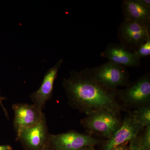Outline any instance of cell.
<instances>
[{
	"instance_id": "7402d4cb",
	"label": "cell",
	"mask_w": 150,
	"mask_h": 150,
	"mask_svg": "<svg viewBox=\"0 0 150 150\" xmlns=\"http://www.w3.org/2000/svg\"><path fill=\"white\" fill-rule=\"evenodd\" d=\"M43 150H54L53 149H50V148H49L48 147V146L46 147V148H45V149H44Z\"/></svg>"
},
{
	"instance_id": "5b68a950",
	"label": "cell",
	"mask_w": 150,
	"mask_h": 150,
	"mask_svg": "<svg viewBox=\"0 0 150 150\" xmlns=\"http://www.w3.org/2000/svg\"><path fill=\"white\" fill-rule=\"evenodd\" d=\"M118 36L120 44L134 51L150 39V26L123 21L118 27Z\"/></svg>"
},
{
	"instance_id": "7c38bea8",
	"label": "cell",
	"mask_w": 150,
	"mask_h": 150,
	"mask_svg": "<svg viewBox=\"0 0 150 150\" xmlns=\"http://www.w3.org/2000/svg\"><path fill=\"white\" fill-rule=\"evenodd\" d=\"M121 8L123 21L150 26V8L145 6L141 0H123Z\"/></svg>"
},
{
	"instance_id": "8fae6325",
	"label": "cell",
	"mask_w": 150,
	"mask_h": 150,
	"mask_svg": "<svg viewBox=\"0 0 150 150\" xmlns=\"http://www.w3.org/2000/svg\"><path fill=\"white\" fill-rule=\"evenodd\" d=\"M63 62V59H60L54 67L48 70L40 87L37 91L31 94L30 98L34 105L41 110H42L47 101L51 99L54 81Z\"/></svg>"
},
{
	"instance_id": "30bf717a",
	"label": "cell",
	"mask_w": 150,
	"mask_h": 150,
	"mask_svg": "<svg viewBox=\"0 0 150 150\" xmlns=\"http://www.w3.org/2000/svg\"><path fill=\"white\" fill-rule=\"evenodd\" d=\"M100 56L108 59L109 62L126 68H137L141 64V59L137 58L134 51L120 43H109Z\"/></svg>"
},
{
	"instance_id": "4fadbf2b",
	"label": "cell",
	"mask_w": 150,
	"mask_h": 150,
	"mask_svg": "<svg viewBox=\"0 0 150 150\" xmlns=\"http://www.w3.org/2000/svg\"><path fill=\"white\" fill-rule=\"evenodd\" d=\"M130 112L137 122L144 128L150 125V105L142 106Z\"/></svg>"
},
{
	"instance_id": "9c48e42d",
	"label": "cell",
	"mask_w": 150,
	"mask_h": 150,
	"mask_svg": "<svg viewBox=\"0 0 150 150\" xmlns=\"http://www.w3.org/2000/svg\"><path fill=\"white\" fill-rule=\"evenodd\" d=\"M13 109L15 115L14 126L17 137L23 130L39 122L44 115L42 110L34 104H14L13 105Z\"/></svg>"
},
{
	"instance_id": "8992f818",
	"label": "cell",
	"mask_w": 150,
	"mask_h": 150,
	"mask_svg": "<svg viewBox=\"0 0 150 150\" xmlns=\"http://www.w3.org/2000/svg\"><path fill=\"white\" fill-rule=\"evenodd\" d=\"M49 142L55 150H79L95 146L101 142L91 136L73 131L57 135L50 134Z\"/></svg>"
},
{
	"instance_id": "e0dca14e",
	"label": "cell",
	"mask_w": 150,
	"mask_h": 150,
	"mask_svg": "<svg viewBox=\"0 0 150 150\" xmlns=\"http://www.w3.org/2000/svg\"><path fill=\"white\" fill-rule=\"evenodd\" d=\"M127 143L123 144L116 147L113 148L111 150H128V146H127Z\"/></svg>"
},
{
	"instance_id": "ffe728a7",
	"label": "cell",
	"mask_w": 150,
	"mask_h": 150,
	"mask_svg": "<svg viewBox=\"0 0 150 150\" xmlns=\"http://www.w3.org/2000/svg\"><path fill=\"white\" fill-rule=\"evenodd\" d=\"M141 1L143 3V4L148 8H150V0H141Z\"/></svg>"
},
{
	"instance_id": "ba28073f",
	"label": "cell",
	"mask_w": 150,
	"mask_h": 150,
	"mask_svg": "<svg viewBox=\"0 0 150 150\" xmlns=\"http://www.w3.org/2000/svg\"><path fill=\"white\" fill-rule=\"evenodd\" d=\"M144 128L129 112L120 128L104 143L102 150H111L136 139Z\"/></svg>"
},
{
	"instance_id": "44dd1931",
	"label": "cell",
	"mask_w": 150,
	"mask_h": 150,
	"mask_svg": "<svg viewBox=\"0 0 150 150\" xmlns=\"http://www.w3.org/2000/svg\"><path fill=\"white\" fill-rule=\"evenodd\" d=\"M79 150H95L94 147H87L83 148Z\"/></svg>"
},
{
	"instance_id": "277c9868",
	"label": "cell",
	"mask_w": 150,
	"mask_h": 150,
	"mask_svg": "<svg viewBox=\"0 0 150 150\" xmlns=\"http://www.w3.org/2000/svg\"><path fill=\"white\" fill-rule=\"evenodd\" d=\"M82 119L83 126L89 131L110 138L121 126L117 114L106 110H100L86 114Z\"/></svg>"
},
{
	"instance_id": "9a60e30c",
	"label": "cell",
	"mask_w": 150,
	"mask_h": 150,
	"mask_svg": "<svg viewBox=\"0 0 150 150\" xmlns=\"http://www.w3.org/2000/svg\"><path fill=\"white\" fill-rule=\"evenodd\" d=\"M138 137L144 148L146 150H150V125L145 127L142 136Z\"/></svg>"
},
{
	"instance_id": "5bb4252c",
	"label": "cell",
	"mask_w": 150,
	"mask_h": 150,
	"mask_svg": "<svg viewBox=\"0 0 150 150\" xmlns=\"http://www.w3.org/2000/svg\"><path fill=\"white\" fill-rule=\"evenodd\" d=\"M138 59L146 57L150 55V39H148L145 43L140 46L139 48L134 51Z\"/></svg>"
},
{
	"instance_id": "6da1fadb",
	"label": "cell",
	"mask_w": 150,
	"mask_h": 150,
	"mask_svg": "<svg viewBox=\"0 0 150 150\" xmlns=\"http://www.w3.org/2000/svg\"><path fill=\"white\" fill-rule=\"evenodd\" d=\"M63 86L71 105L86 114L106 110L118 114L121 107L116 101V91L105 87L96 80L91 68L73 71Z\"/></svg>"
},
{
	"instance_id": "2e32d148",
	"label": "cell",
	"mask_w": 150,
	"mask_h": 150,
	"mask_svg": "<svg viewBox=\"0 0 150 150\" xmlns=\"http://www.w3.org/2000/svg\"><path fill=\"white\" fill-rule=\"evenodd\" d=\"M129 142L128 150H146L142 146L138 137Z\"/></svg>"
},
{
	"instance_id": "d6986e66",
	"label": "cell",
	"mask_w": 150,
	"mask_h": 150,
	"mask_svg": "<svg viewBox=\"0 0 150 150\" xmlns=\"http://www.w3.org/2000/svg\"><path fill=\"white\" fill-rule=\"evenodd\" d=\"M0 150H13L12 148L9 145H0Z\"/></svg>"
},
{
	"instance_id": "52a82bcc",
	"label": "cell",
	"mask_w": 150,
	"mask_h": 150,
	"mask_svg": "<svg viewBox=\"0 0 150 150\" xmlns=\"http://www.w3.org/2000/svg\"><path fill=\"white\" fill-rule=\"evenodd\" d=\"M49 135L44 114L39 122L23 130L17 139L28 150H43L49 144Z\"/></svg>"
},
{
	"instance_id": "7a4b0ae2",
	"label": "cell",
	"mask_w": 150,
	"mask_h": 150,
	"mask_svg": "<svg viewBox=\"0 0 150 150\" xmlns=\"http://www.w3.org/2000/svg\"><path fill=\"white\" fill-rule=\"evenodd\" d=\"M91 70L96 80L110 90L116 91L119 87H126L130 83L126 68L109 61Z\"/></svg>"
},
{
	"instance_id": "ac0fdd59",
	"label": "cell",
	"mask_w": 150,
	"mask_h": 150,
	"mask_svg": "<svg viewBox=\"0 0 150 150\" xmlns=\"http://www.w3.org/2000/svg\"><path fill=\"white\" fill-rule=\"evenodd\" d=\"M5 99V98H4L2 96H1V93H0V105H1V106L2 108L4 110V111L7 117H8V112H7V110H6V108H5V107H4V105H3L2 101L3 100H4Z\"/></svg>"
},
{
	"instance_id": "3957f363",
	"label": "cell",
	"mask_w": 150,
	"mask_h": 150,
	"mask_svg": "<svg viewBox=\"0 0 150 150\" xmlns=\"http://www.w3.org/2000/svg\"><path fill=\"white\" fill-rule=\"evenodd\" d=\"M118 96L126 105L139 108L150 105V75L147 73L135 81L130 83L126 88L117 91Z\"/></svg>"
}]
</instances>
